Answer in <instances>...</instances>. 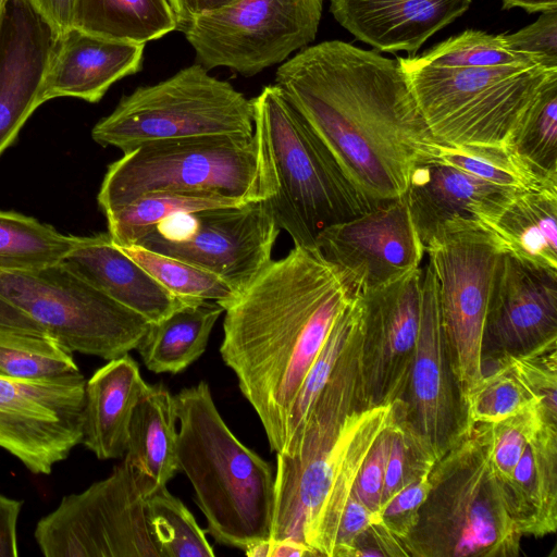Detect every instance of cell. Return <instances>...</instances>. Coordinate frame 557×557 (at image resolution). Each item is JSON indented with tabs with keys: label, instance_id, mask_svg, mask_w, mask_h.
<instances>
[{
	"label": "cell",
	"instance_id": "1",
	"mask_svg": "<svg viewBox=\"0 0 557 557\" xmlns=\"http://www.w3.org/2000/svg\"><path fill=\"white\" fill-rule=\"evenodd\" d=\"M275 84L374 206L403 197L413 166L434 153L397 60L327 40L284 61Z\"/></svg>",
	"mask_w": 557,
	"mask_h": 557
},
{
	"label": "cell",
	"instance_id": "2",
	"mask_svg": "<svg viewBox=\"0 0 557 557\" xmlns=\"http://www.w3.org/2000/svg\"><path fill=\"white\" fill-rule=\"evenodd\" d=\"M355 295L318 248L294 246L223 307L221 357L258 414L272 451L285 449L297 393Z\"/></svg>",
	"mask_w": 557,
	"mask_h": 557
},
{
	"label": "cell",
	"instance_id": "3",
	"mask_svg": "<svg viewBox=\"0 0 557 557\" xmlns=\"http://www.w3.org/2000/svg\"><path fill=\"white\" fill-rule=\"evenodd\" d=\"M173 399L180 421L178 468L193 485L206 532L242 550L270 540L275 500L271 466L233 434L206 382Z\"/></svg>",
	"mask_w": 557,
	"mask_h": 557
},
{
	"label": "cell",
	"instance_id": "4",
	"mask_svg": "<svg viewBox=\"0 0 557 557\" xmlns=\"http://www.w3.org/2000/svg\"><path fill=\"white\" fill-rule=\"evenodd\" d=\"M251 103L267 200L294 246L315 247L327 226L376 207L354 187L276 84L264 86Z\"/></svg>",
	"mask_w": 557,
	"mask_h": 557
},
{
	"label": "cell",
	"instance_id": "5",
	"mask_svg": "<svg viewBox=\"0 0 557 557\" xmlns=\"http://www.w3.org/2000/svg\"><path fill=\"white\" fill-rule=\"evenodd\" d=\"M490 423L435 461L430 490L400 540L410 557H517L521 537L504 483L491 461Z\"/></svg>",
	"mask_w": 557,
	"mask_h": 557
},
{
	"label": "cell",
	"instance_id": "6",
	"mask_svg": "<svg viewBox=\"0 0 557 557\" xmlns=\"http://www.w3.org/2000/svg\"><path fill=\"white\" fill-rule=\"evenodd\" d=\"M360 344L361 324L301 429L276 454L270 540L309 545L319 512L356 446L370 413L361 394Z\"/></svg>",
	"mask_w": 557,
	"mask_h": 557
},
{
	"label": "cell",
	"instance_id": "7",
	"mask_svg": "<svg viewBox=\"0 0 557 557\" xmlns=\"http://www.w3.org/2000/svg\"><path fill=\"white\" fill-rule=\"evenodd\" d=\"M434 139L447 146H502L552 83L557 69L502 65L438 69L396 59Z\"/></svg>",
	"mask_w": 557,
	"mask_h": 557
},
{
	"label": "cell",
	"instance_id": "8",
	"mask_svg": "<svg viewBox=\"0 0 557 557\" xmlns=\"http://www.w3.org/2000/svg\"><path fill=\"white\" fill-rule=\"evenodd\" d=\"M157 191L197 193L239 202L268 199L252 136H200L140 145L108 166L97 200L106 214Z\"/></svg>",
	"mask_w": 557,
	"mask_h": 557
},
{
	"label": "cell",
	"instance_id": "9",
	"mask_svg": "<svg viewBox=\"0 0 557 557\" xmlns=\"http://www.w3.org/2000/svg\"><path fill=\"white\" fill-rule=\"evenodd\" d=\"M251 99L199 63L124 96L92 128V139L123 153L147 143L200 136H252Z\"/></svg>",
	"mask_w": 557,
	"mask_h": 557
},
{
	"label": "cell",
	"instance_id": "10",
	"mask_svg": "<svg viewBox=\"0 0 557 557\" xmlns=\"http://www.w3.org/2000/svg\"><path fill=\"white\" fill-rule=\"evenodd\" d=\"M0 297L72 354L108 361L136 349L150 325L61 262L33 271H0Z\"/></svg>",
	"mask_w": 557,
	"mask_h": 557
},
{
	"label": "cell",
	"instance_id": "11",
	"mask_svg": "<svg viewBox=\"0 0 557 557\" xmlns=\"http://www.w3.org/2000/svg\"><path fill=\"white\" fill-rule=\"evenodd\" d=\"M504 251L503 243L490 228L467 220L443 227L425 248L465 401L483 377L484 320L495 269Z\"/></svg>",
	"mask_w": 557,
	"mask_h": 557
},
{
	"label": "cell",
	"instance_id": "12",
	"mask_svg": "<svg viewBox=\"0 0 557 557\" xmlns=\"http://www.w3.org/2000/svg\"><path fill=\"white\" fill-rule=\"evenodd\" d=\"M322 7L323 0H236L177 29L206 70L222 66L250 77L311 44Z\"/></svg>",
	"mask_w": 557,
	"mask_h": 557
},
{
	"label": "cell",
	"instance_id": "13",
	"mask_svg": "<svg viewBox=\"0 0 557 557\" xmlns=\"http://www.w3.org/2000/svg\"><path fill=\"white\" fill-rule=\"evenodd\" d=\"M34 537L46 557H160L144 496L123 461L104 479L62 497Z\"/></svg>",
	"mask_w": 557,
	"mask_h": 557
},
{
	"label": "cell",
	"instance_id": "14",
	"mask_svg": "<svg viewBox=\"0 0 557 557\" xmlns=\"http://www.w3.org/2000/svg\"><path fill=\"white\" fill-rule=\"evenodd\" d=\"M391 404L393 422L434 462L473 428L454 372L430 262L423 270L420 326L409 376L400 397Z\"/></svg>",
	"mask_w": 557,
	"mask_h": 557
},
{
	"label": "cell",
	"instance_id": "15",
	"mask_svg": "<svg viewBox=\"0 0 557 557\" xmlns=\"http://www.w3.org/2000/svg\"><path fill=\"white\" fill-rule=\"evenodd\" d=\"M280 231L260 200L174 215L136 245L203 268L239 293L272 260Z\"/></svg>",
	"mask_w": 557,
	"mask_h": 557
},
{
	"label": "cell",
	"instance_id": "16",
	"mask_svg": "<svg viewBox=\"0 0 557 557\" xmlns=\"http://www.w3.org/2000/svg\"><path fill=\"white\" fill-rule=\"evenodd\" d=\"M86 379L0 376V448L34 474H50L82 442Z\"/></svg>",
	"mask_w": 557,
	"mask_h": 557
},
{
	"label": "cell",
	"instance_id": "17",
	"mask_svg": "<svg viewBox=\"0 0 557 557\" xmlns=\"http://www.w3.org/2000/svg\"><path fill=\"white\" fill-rule=\"evenodd\" d=\"M422 278L423 270L419 267L389 284L359 295L364 408L391 404L405 389L420 326Z\"/></svg>",
	"mask_w": 557,
	"mask_h": 557
},
{
	"label": "cell",
	"instance_id": "18",
	"mask_svg": "<svg viewBox=\"0 0 557 557\" xmlns=\"http://www.w3.org/2000/svg\"><path fill=\"white\" fill-rule=\"evenodd\" d=\"M315 248L356 295L382 287L419 268L425 250L405 196L324 228Z\"/></svg>",
	"mask_w": 557,
	"mask_h": 557
},
{
	"label": "cell",
	"instance_id": "19",
	"mask_svg": "<svg viewBox=\"0 0 557 557\" xmlns=\"http://www.w3.org/2000/svg\"><path fill=\"white\" fill-rule=\"evenodd\" d=\"M557 341V271L504 251L490 292L482 366Z\"/></svg>",
	"mask_w": 557,
	"mask_h": 557
},
{
	"label": "cell",
	"instance_id": "20",
	"mask_svg": "<svg viewBox=\"0 0 557 557\" xmlns=\"http://www.w3.org/2000/svg\"><path fill=\"white\" fill-rule=\"evenodd\" d=\"M57 40L28 0H7L0 20V154L40 106Z\"/></svg>",
	"mask_w": 557,
	"mask_h": 557
},
{
	"label": "cell",
	"instance_id": "21",
	"mask_svg": "<svg viewBox=\"0 0 557 557\" xmlns=\"http://www.w3.org/2000/svg\"><path fill=\"white\" fill-rule=\"evenodd\" d=\"M516 190L494 185L430 157L413 166L404 196L425 250L435 235L453 222L467 220L485 225Z\"/></svg>",
	"mask_w": 557,
	"mask_h": 557
},
{
	"label": "cell",
	"instance_id": "22",
	"mask_svg": "<svg viewBox=\"0 0 557 557\" xmlns=\"http://www.w3.org/2000/svg\"><path fill=\"white\" fill-rule=\"evenodd\" d=\"M471 3L472 0H331L330 12L355 38L380 51L414 53Z\"/></svg>",
	"mask_w": 557,
	"mask_h": 557
},
{
	"label": "cell",
	"instance_id": "23",
	"mask_svg": "<svg viewBox=\"0 0 557 557\" xmlns=\"http://www.w3.org/2000/svg\"><path fill=\"white\" fill-rule=\"evenodd\" d=\"M144 50L145 44L110 40L72 28L55 44L40 104L60 97L100 101L115 82L141 70Z\"/></svg>",
	"mask_w": 557,
	"mask_h": 557
},
{
	"label": "cell",
	"instance_id": "24",
	"mask_svg": "<svg viewBox=\"0 0 557 557\" xmlns=\"http://www.w3.org/2000/svg\"><path fill=\"white\" fill-rule=\"evenodd\" d=\"M119 304L156 323L197 299L173 295L114 244L110 234L76 236L61 262Z\"/></svg>",
	"mask_w": 557,
	"mask_h": 557
},
{
	"label": "cell",
	"instance_id": "25",
	"mask_svg": "<svg viewBox=\"0 0 557 557\" xmlns=\"http://www.w3.org/2000/svg\"><path fill=\"white\" fill-rule=\"evenodd\" d=\"M146 386L128 354L109 360L86 381L81 444L98 459L124 457L132 413Z\"/></svg>",
	"mask_w": 557,
	"mask_h": 557
},
{
	"label": "cell",
	"instance_id": "26",
	"mask_svg": "<svg viewBox=\"0 0 557 557\" xmlns=\"http://www.w3.org/2000/svg\"><path fill=\"white\" fill-rule=\"evenodd\" d=\"M174 399L161 383L149 385L134 407L124 461L147 498L165 487L178 468Z\"/></svg>",
	"mask_w": 557,
	"mask_h": 557
},
{
	"label": "cell",
	"instance_id": "27",
	"mask_svg": "<svg viewBox=\"0 0 557 557\" xmlns=\"http://www.w3.org/2000/svg\"><path fill=\"white\" fill-rule=\"evenodd\" d=\"M505 487L522 535L556 532L557 423L546 422L532 435Z\"/></svg>",
	"mask_w": 557,
	"mask_h": 557
},
{
	"label": "cell",
	"instance_id": "28",
	"mask_svg": "<svg viewBox=\"0 0 557 557\" xmlns=\"http://www.w3.org/2000/svg\"><path fill=\"white\" fill-rule=\"evenodd\" d=\"M484 226L500 239L507 252L557 271V185L516 190Z\"/></svg>",
	"mask_w": 557,
	"mask_h": 557
},
{
	"label": "cell",
	"instance_id": "29",
	"mask_svg": "<svg viewBox=\"0 0 557 557\" xmlns=\"http://www.w3.org/2000/svg\"><path fill=\"white\" fill-rule=\"evenodd\" d=\"M224 312L221 305L199 300L150 323L137 346L145 367L154 373H178L206 350L211 331Z\"/></svg>",
	"mask_w": 557,
	"mask_h": 557
},
{
	"label": "cell",
	"instance_id": "30",
	"mask_svg": "<svg viewBox=\"0 0 557 557\" xmlns=\"http://www.w3.org/2000/svg\"><path fill=\"white\" fill-rule=\"evenodd\" d=\"M73 28L146 45L175 30L177 20L169 0H76Z\"/></svg>",
	"mask_w": 557,
	"mask_h": 557
},
{
	"label": "cell",
	"instance_id": "31",
	"mask_svg": "<svg viewBox=\"0 0 557 557\" xmlns=\"http://www.w3.org/2000/svg\"><path fill=\"white\" fill-rule=\"evenodd\" d=\"M243 203L246 202L197 193H150L106 213L108 233L120 247L136 245L174 215Z\"/></svg>",
	"mask_w": 557,
	"mask_h": 557
},
{
	"label": "cell",
	"instance_id": "32",
	"mask_svg": "<svg viewBox=\"0 0 557 557\" xmlns=\"http://www.w3.org/2000/svg\"><path fill=\"white\" fill-rule=\"evenodd\" d=\"M506 148L536 183L557 185V82L541 94Z\"/></svg>",
	"mask_w": 557,
	"mask_h": 557
},
{
	"label": "cell",
	"instance_id": "33",
	"mask_svg": "<svg viewBox=\"0 0 557 557\" xmlns=\"http://www.w3.org/2000/svg\"><path fill=\"white\" fill-rule=\"evenodd\" d=\"M76 236L13 211H0V271H33L62 262Z\"/></svg>",
	"mask_w": 557,
	"mask_h": 557
},
{
	"label": "cell",
	"instance_id": "34",
	"mask_svg": "<svg viewBox=\"0 0 557 557\" xmlns=\"http://www.w3.org/2000/svg\"><path fill=\"white\" fill-rule=\"evenodd\" d=\"M73 354L47 333L0 329V376L39 380L79 371Z\"/></svg>",
	"mask_w": 557,
	"mask_h": 557
},
{
	"label": "cell",
	"instance_id": "35",
	"mask_svg": "<svg viewBox=\"0 0 557 557\" xmlns=\"http://www.w3.org/2000/svg\"><path fill=\"white\" fill-rule=\"evenodd\" d=\"M120 248L175 296L215 301L224 307L238 294L219 275L187 261L149 250L139 245Z\"/></svg>",
	"mask_w": 557,
	"mask_h": 557
},
{
	"label": "cell",
	"instance_id": "36",
	"mask_svg": "<svg viewBox=\"0 0 557 557\" xmlns=\"http://www.w3.org/2000/svg\"><path fill=\"white\" fill-rule=\"evenodd\" d=\"M146 515L160 557H212L206 530L189 509L165 487L146 498Z\"/></svg>",
	"mask_w": 557,
	"mask_h": 557
},
{
	"label": "cell",
	"instance_id": "37",
	"mask_svg": "<svg viewBox=\"0 0 557 557\" xmlns=\"http://www.w3.org/2000/svg\"><path fill=\"white\" fill-rule=\"evenodd\" d=\"M420 64L438 69H473L502 65H536L549 67L542 59L508 48L503 35L467 29L412 57ZM554 69V67H552Z\"/></svg>",
	"mask_w": 557,
	"mask_h": 557
},
{
	"label": "cell",
	"instance_id": "38",
	"mask_svg": "<svg viewBox=\"0 0 557 557\" xmlns=\"http://www.w3.org/2000/svg\"><path fill=\"white\" fill-rule=\"evenodd\" d=\"M361 320L362 301L359 295H355L350 304L335 320L324 345L297 393L290 411L287 442L301 429L349 341L360 327Z\"/></svg>",
	"mask_w": 557,
	"mask_h": 557
},
{
	"label": "cell",
	"instance_id": "39",
	"mask_svg": "<svg viewBox=\"0 0 557 557\" xmlns=\"http://www.w3.org/2000/svg\"><path fill=\"white\" fill-rule=\"evenodd\" d=\"M492 364L490 371L483 373L478 386L466 398L471 426L504 420L534 404L542 403L506 361L497 360Z\"/></svg>",
	"mask_w": 557,
	"mask_h": 557
},
{
	"label": "cell",
	"instance_id": "40",
	"mask_svg": "<svg viewBox=\"0 0 557 557\" xmlns=\"http://www.w3.org/2000/svg\"><path fill=\"white\" fill-rule=\"evenodd\" d=\"M434 159L478 178L511 189L540 185L513 160L502 146H447L436 144Z\"/></svg>",
	"mask_w": 557,
	"mask_h": 557
},
{
	"label": "cell",
	"instance_id": "41",
	"mask_svg": "<svg viewBox=\"0 0 557 557\" xmlns=\"http://www.w3.org/2000/svg\"><path fill=\"white\" fill-rule=\"evenodd\" d=\"M546 422L557 423L547 418L542 403H537L511 417L490 423L491 461L504 484L511 480L513 469L532 435Z\"/></svg>",
	"mask_w": 557,
	"mask_h": 557
},
{
	"label": "cell",
	"instance_id": "42",
	"mask_svg": "<svg viewBox=\"0 0 557 557\" xmlns=\"http://www.w3.org/2000/svg\"><path fill=\"white\" fill-rule=\"evenodd\" d=\"M498 360L506 361L516 371L541 398L547 418L557 422V341L528 354Z\"/></svg>",
	"mask_w": 557,
	"mask_h": 557
},
{
	"label": "cell",
	"instance_id": "43",
	"mask_svg": "<svg viewBox=\"0 0 557 557\" xmlns=\"http://www.w3.org/2000/svg\"><path fill=\"white\" fill-rule=\"evenodd\" d=\"M434 463L435 462L424 455L413 441L393 422L381 509L400 490L421 476L429 474Z\"/></svg>",
	"mask_w": 557,
	"mask_h": 557
},
{
	"label": "cell",
	"instance_id": "44",
	"mask_svg": "<svg viewBox=\"0 0 557 557\" xmlns=\"http://www.w3.org/2000/svg\"><path fill=\"white\" fill-rule=\"evenodd\" d=\"M392 422L379 434L357 474L352 494L380 516L386 463L391 446Z\"/></svg>",
	"mask_w": 557,
	"mask_h": 557
},
{
	"label": "cell",
	"instance_id": "45",
	"mask_svg": "<svg viewBox=\"0 0 557 557\" xmlns=\"http://www.w3.org/2000/svg\"><path fill=\"white\" fill-rule=\"evenodd\" d=\"M511 50L542 59L557 69V10L542 12L532 24L513 34H502Z\"/></svg>",
	"mask_w": 557,
	"mask_h": 557
},
{
	"label": "cell",
	"instance_id": "46",
	"mask_svg": "<svg viewBox=\"0 0 557 557\" xmlns=\"http://www.w3.org/2000/svg\"><path fill=\"white\" fill-rule=\"evenodd\" d=\"M429 474L400 490L381 509L380 524L399 541L412 528L418 510L430 490Z\"/></svg>",
	"mask_w": 557,
	"mask_h": 557
},
{
	"label": "cell",
	"instance_id": "47",
	"mask_svg": "<svg viewBox=\"0 0 557 557\" xmlns=\"http://www.w3.org/2000/svg\"><path fill=\"white\" fill-rule=\"evenodd\" d=\"M380 521V516L368 509L351 492L338 523L332 557H352L358 539Z\"/></svg>",
	"mask_w": 557,
	"mask_h": 557
},
{
	"label": "cell",
	"instance_id": "48",
	"mask_svg": "<svg viewBox=\"0 0 557 557\" xmlns=\"http://www.w3.org/2000/svg\"><path fill=\"white\" fill-rule=\"evenodd\" d=\"M58 41L73 28L76 0H28Z\"/></svg>",
	"mask_w": 557,
	"mask_h": 557
},
{
	"label": "cell",
	"instance_id": "49",
	"mask_svg": "<svg viewBox=\"0 0 557 557\" xmlns=\"http://www.w3.org/2000/svg\"><path fill=\"white\" fill-rule=\"evenodd\" d=\"M23 500L0 493V557L18 556L17 523Z\"/></svg>",
	"mask_w": 557,
	"mask_h": 557
},
{
	"label": "cell",
	"instance_id": "50",
	"mask_svg": "<svg viewBox=\"0 0 557 557\" xmlns=\"http://www.w3.org/2000/svg\"><path fill=\"white\" fill-rule=\"evenodd\" d=\"M244 552L249 557L319 556L312 547L293 539L256 542Z\"/></svg>",
	"mask_w": 557,
	"mask_h": 557
},
{
	"label": "cell",
	"instance_id": "51",
	"mask_svg": "<svg viewBox=\"0 0 557 557\" xmlns=\"http://www.w3.org/2000/svg\"><path fill=\"white\" fill-rule=\"evenodd\" d=\"M236 0H169L177 20V26L205 15ZM177 29V28H176Z\"/></svg>",
	"mask_w": 557,
	"mask_h": 557
},
{
	"label": "cell",
	"instance_id": "52",
	"mask_svg": "<svg viewBox=\"0 0 557 557\" xmlns=\"http://www.w3.org/2000/svg\"><path fill=\"white\" fill-rule=\"evenodd\" d=\"M0 329L45 333L27 314L0 297Z\"/></svg>",
	"mask_w": 557,
	"mask_h": 557
},
{
	"label": "cell",
	"instance_id": "53",
	"mask_svg": "<svg viewBox=\"0 0 557 557\" xmlns=\"http://www.w3.org/2000/svg\"><path fill=\"white\" fill-rule=\"evenodd\" d=\"M503 9L521 8L529 13L557 10V0H502Z\"/></svg>",
	"mask_w": 557,
	"mask_h": 557
},
{
	"label": "cell",
	"instance_id": "54",
	"mask_svg": "<svg viewBox=\"0 0 557 557\" xmlns=\"http://www.w3.org/2000/svg\"><path fill=\"white\" fill-rule=\"evenodd\" d=\"M5 1L7 0H0V20H1V15H2V11H3V8H4Z\"/></svg>",
	"mask_w": 557,
	"mask_h": 557
}]
</instances>
